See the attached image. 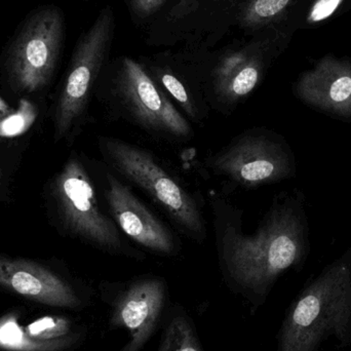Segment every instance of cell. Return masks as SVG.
<instances>
[{
	"label": "cell",
	"instance_id": "obj_1",
	"mask_svg": "<svg viewBox=\"0 0 351 351\" xmlns=\"http://www.w3.org/2000/svg\"><path fill=\"white\" fill-rule=\"evenodd\" d=\"M219 265L227 284L261 306L289 270L303 267L311 253L306 200L301 190L278 194L252 233L243 231V210L224 198L210 202Z\"/></svg>",
	"mask_w": 351,
	"mask_h": 351
},
{
	"label": "cell",
	"instance_id": "obj_2",
	"mask_svg": "<svg viewBox=\"0 0 351 351\" xmlns=\"http://www.w3.org/2000/svg\"><path fill=\"white\" fill-rule=\"evenodd\" d=\"M330 338L342 348L351 346V243L291 303L276 351H319Z\"/></svg>",
	"mask_w": 351,
	"mask_h": 351
},
{
	"label": "cell",
	"instance_id": "obj_3",
	"mask_svg": "<svg viewBox=\"0 0 351 351\" xmlns=\"http://www.w3.org/2000/svg\"><path fill=\"white\" fill-rule=\"evenodd\" d=\"M98 145L107 168L143 191L180 232L195 243L206 241V221L197 196L149 150L111 136H100Z\"/></svg>",
	"mask_w": 351,
	"mask_h": 351
},
{
	"label": "cell",
	"instance_id": "obj_4",
	"mask_svg": "<svg viewBox=\"0 0 351 351\" xmlns=\"http://www.w3.org/2000/svg\"><path fill=\"white\" fill-rule=\"evenodd\" d=\"M106 108L112 117L160 141L186 143L195 135L192 123L170 97L144 66L131 58L121 60L111 80Z\"/></svg>",
	"mask_w": 351,
	"mask_h": 351
},
{
	"label": "cell",
	"instance_id": "obj_5",
	"mask_svg": "<svg viewBox=\"0 0 351 351\" xmlns=\"http://www.w3.org/2000/svg\"><path fill=\"white\" fill-rule=\"evenodd\" d=\"M53 194L64 228L95 249L117 257L143 260L132 247L110 215L98 202L94 183L80 158L72 154L56 178Z\"/></svg>",
	"mask_w": 351,
	"mask_h": 351
},
{
	"label": "cell",
	"instance_id": "obj_6",
	"mask_svg": "<svg viewBox=\"0 0 351 351\" xmlns=\"http://www.w3.org/2000/svg\"><path fill=\"white\" fill-rule=\"evenodd\" d=\"M206 164L216 177L245 189L280 183L297 173L296 158L286 138L261 127L235 136Z\"/></svg>",
	"mask_w": 351,
	"mask_h": 351
},
{
	"label": "cell",
	"instance_id": "obj_7",
	"mask_svg": "<svg viewBox=\"0 0 351 351\" xmlns=\"http://www.w3.org/2000/svg\"><path fill=\"white\" fill-rule=\"evenodd\" d=\"M113 31L114 16L112 10L106 8L78 43L56 111V140L67 137L86 117L110 49Z\"/></svg>",
	"mask_w": 351,
	"mask_h": 351
},
{
	"label": "cell",
	"instance_id": "obj_8",
	"mask_svg": "<svg viewBox=\"0 0 351 351\" xmlns=\"http://www.w3.org/2000/svg\"><path fill=\"white\" fill-rule=\"evenodd\" d=\"M101 298L110 307L111 329L129 332L119 351H141L156 333L168 299V285L160 276H143L127 282H103Z\"/></svg>",
	"mask_w": 351,
	"mask_h": 351
},
{
	"label": "cell",
	"instance_id": "obj_9",
	"mask_svg": "<svg viewBox=\"0 0 351 351\" xmlns=\"http://www.w3.org/2000/svg\"><path fill=\"white\" fill-rule=\"evenodd\" d=\"M59 8L45 6L28 19L12 47L10 72L19 88L33 93L51 80L63 40Z\"/></svg>",
	"mask_w": 351,
	"mask_h": 351
},
{
	"label": "cell",
	"instance_id": "obj_10",
	"mask_svg": "<svg viewBox=\"0 0 351 351\" xmlns=\"http://www.w3.org/2000/svg\"><path fill=\"white\" fill-rule=\"evenodd\" d=\"M104 197L109 215L119 230L146 251L175 257L181 251L179 237L132 190L127 182L107 168Z\"/></svg>",
	"mask_w": 351,
	"mask_h": 351
},
{
	"label": "cell",
	"instance_id": "obj_11",
	"mask_svg": "<svg viewBox=\"0 0 351 351\" xmlns=\"http://www.w3.org/2000/svg\"><path fill=\"white\" fill-rule=\"evenodd\" d=\"M268 62L261 51L239 49L223 56L210 70L204 98L210 110L230 115L258 88Z\"/></svg>",
	"mask_w": 351,
	"mask_h": 351
},
{
	"label": "cell",
	"instance_id": "obj_12",
	"mask_svg": "<svg viewBox=\"0 0 351 351\" xmlns=\"http://www.w3.org/2000/svg\"><path fill=\"white\" fill-rule=\"evenodd\" d=\"M0 287L47 306L73 311L86 306L76 287L63 276L36 262L1 254Z\"/></svg>",
	"mask_w": 351,
	"mask_h": 351
},
{
	"label": "cell",
	"instance_id": "obj_13",
	"mask_svg": "<svg viewBox=\"0 0 351 351\" xmlns=\"http://www.w3.org/2000/svg\"><path fill=\"white\" fill-rule=\"evenodd\" d=\"M294 96L309 108L351 123V61L332 55L303 72L293 86Z\"/></svg>",
	"mask_w": 351,
	"mask_h": 351
},
{
	"label": "cell",
	"instance_id": "obj_14",
	"mask_svg": "<svg viewBox=\"0 0 351 351\" xmlns=\"http://www.w3.org/2000/svg\"><path fill=\"white\" fill-rule=\"evenodd\" d=\"M84 335V328L60 315H47L24 326L16 313L0 317V350L4 351H69Z\"/></svg>",
	"mask_w": 351,
	"mask_h": 351
},
{
	"label": "cell",
	"instance_id": "obj_15",
	"mask_svg": "<svg viewBox=\"0 0 351 351\" xmlns=\"http://www.w3.org/2000/svg\"><path fill=\"white\" fill-rule=\"evenodd\" d=\"M152 80L170 97L173 102L178 105V109L182 110L184 117L190 123L200 125L208 119L210 107L204 99L188 88L187 84L175 74L170 68L154 67L148 72Z\"/></svg>",
	"mask_w": 351,
	"mask_h": 351
},
{
	"label": "cell",
	"instance_id": "obj_16",
	"mask_svg": "<svg viewBox=\"0 0 351 351\" xmlns=\"http://www.w3.org/2000/svg\"><path fill=\"white\" fill-rule=\"evenodd\" d=\"M156 351H204L193 321L182 307L169 313Z\"/></svg>",
	"mask_w": 351,
	"mask_h": 351
},
{
	"label": "cell",
	"instance_id": "obj_17",
	"mask_svg": "<svg viewBox=\"0 0 351 351\" xmlns=\"http://www.w3.org/2000/svg\"><path fill=\"white\" fill-rule=\"evenodd\" d=\"M292 0H249L241 14V26L258 29L278 20Z\"/></svg>",
	"mask_w": 351,
	"mask_h": 351
},
{
	"label": "cell",
	"instance_id": "obj_18",
	"mask_svg": "<svg viewBox=\"0 0 351 351\" xmlns=\"http://www.w3.org/2000/svg\"><path fill=\"white\" fill-rule=\"evenodd\" d=\"M37 119V109L31 101L21 99L16 110L0 119V138L12 139L29 131Z\"/></svg>",
	"mask_w": 351,
	"mask_h": 351
},
{
	"label": "cell",
	"instance_id": "obj_19",
	"mask_svg": "<svg viewBox=\"0 0 351 351\" xmlns=\"http://www.w3.org/2000/svg\"><path fill=\"white\" fill-rule=\"evenodd\" d=\"M343 0H315L307 14L308 24L323 22L336 12Z\"/></svg>",
	"mask_w": 351,
	"mask_h": 351
},
{
	"label": "cell",
	"instance_id": "obj_20",
	"mask_svg": "<svg viewBox=\"0 0 351 351\" xmlns=\"http://www.w3.org/2000/svg\"><path fill=\"white\" fill-rule=\"evenodd\" d=\"M166 0H130L132 10L137 16L147 18L158 12Z\"/></svg>",
	"mask_w": 351,
	"mask_h": 351
},
{
	"label": "cell",
	"instance_id": "obj_21",
	"mask_svg": "<svg viewBox=\"0 0 351 351\" xmlns=\"http://www.w3.org/2000/svg\"><path fill=\"white\" fill-rule=\"evenodd\" d=\"M12 111H14V109L6 103V101H4L3 99L0 97V119H3L6 115L12 113Z\"/></svg>",
	"mask_w": 351,
	"mask_h": 351
}]
</instances>
